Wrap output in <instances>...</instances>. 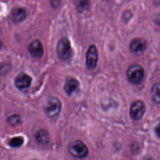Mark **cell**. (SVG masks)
<instances>
[{"instance_id": "cell-1", "label": "cell", "mask_w": 160, "mask_h": 160, "mask_svg": "<svg viewBox=\"0 0 160 160\" xmlns=\"http://www.w3.org/2000/svg\"><path fill=\"white\" fill-rule=\"evenodd\" d=\"M62 104L59 99L56 97L50 98L44 106V112L50 118L56 117L60 112Z\"/></svg>"}, {"instance_id": "cell-2", "label": "cell", "mask_w": 160, "mask_h": 160, "mask_svg": "<svg viewBox=\"0 0 160 160\" xmlns=\"http://www.w3.org/2000/svg\"><path fill=\"white\" fill-rule=\"evenodd\" d=\"M69 153L77 158H83L88 154V149L83 142L76 140L71 142L68 147Z\"/></svg>"}, {"instance_id": "cell-3", "label": "cell", "mask_w": 160, "mask_h": 160, "mask_svg": "<svg viewBox=\"0 0 160 160\" xmlns=\"http://www.w3.org/2000/svg\"><path fill=\"white\" fill-rule=\"evenodd\" d=\"M57 54L58 57L64 61H66L71 56L72 49L71 44L67 38L61 39L57 45Z\"/></svg>"}, {"instance_id": "cell-4", "label": "cell", "mask_w": 160, "mask_h": 160, "mask_svg": "<svg viewBox=\"0 0 160 160\" xmlns=\"http://www.w3.org/2000/svg\"><path fill=\"white\" fill-rule=\"evenodd\" d=\"M144 75V69L139 64L131 66L127 71L128 78L132 83H139L142 79Z\"/></svg>"}, {"instance_id": "cell-5", "label": "cell", "mask_w": 160, "mask_h": 160, "mask_svg": "<svg viewBox=\"0 0 160 160\" xmlns=\"http://www.w3.org/2000/svg\"><path fill=\"white\" fill-rule=\"evenodd\" d=\"M98 59V50L95 46L91 45L89 47L86 53V64L88 69H93L96 68Z\"/></svg>"}, {"instance_id": "cell-6", "label": "cell", "mask_w": 160, "mask_h": 160, "mask_svg": "<svg viewBox=\"0 0 160 160\" xmlns=\"http://www.w3.org/2000/svg\"><path fill=\"white\" fill-rule=\"evenodd\" d=\"M145 112V105L141 101L134 102L130 108V116L134 120L140 119Z\"/></svg>"}, {"instance_id": "cell-7", "label": "cell", "mask_w": 160, "mask_h": 160, "mask_svg": "<svg viewBox=\"0 0 160 160\" xmlns=\"http://www.w3.org/2000/svg\"><path fill=\"white\" fill-rule=\"evenodd\" d=\"M147 48V42L143 39H133L129 44L130 51L136 54H141Z\"/></svg>"}, {"instance_id": "cell-8", "label": "cell", "mask_w": 160, "mask_h": 160, "mask_svg": "<svg viewBox=\"0 0 160 160\" xmlns=\"http://www.w3.org/2000/svg\"><path fill=\"white\" fill-rule=\"evenodd\" d=\"M32 79L31 76L24 72L19 73L15 78V85L17 88L23 89L28 88L31 85Z\"/></svg>"}, {"instance_id": "cell-9", "label": "cell", "mask_w": 160, "mask_h": 160, "mask_svg": "<svg viewBox=\"0 0 160 160\" xmlns=\"http://www.w3.org/2000/svg\"><path fill=\"white\" fill-rule=\"evenodd\" d=\"M28 49L32 56L36 58H41L44 52L43 46L39 40H34L31 42Z\"/></svg>"}, {"instance_id": "cell-10", "label": "cell", "mask_w": 160, "mask_h": 160, "mask_svg": "<svg viewBox=\"0 0 160 160\" xmlns=\"http://www.w3.org/2000/svg\"><path fill=\"white\" fill-rule=\"evenodd\" d=\"M26 17V12L24 9L21 8H16L11 11V18L13 21L19 22L23 21Z\"/></svg>"}, {"instance_id": "cell-11", "label": "cell", "mask_w": 160, "mask_h": 160, "mask_svg": "<svg viewBox=\"0 0 160 160\" xmlns=\"http://www.w3.org/2000/svg\"><path fill=\"white\" fill-rule=\"evenodd\" d=\"M79 82L78 81L74 78L68 79L64 86V91L68 95H71L78 88Z\"/></svg>"}, {"instance_id": "cell-12", "label": "cell", "mask_w": 160, "mask_h": 160, "mask_svg": "<svg viewBox=\"0 0 160 160\" xmlns=\"http://www.w3.org/2000/svg\"><path fill=\"white\" fill-rule=\"evenodd\" d=\"M35 138L38 142L41 144H45L48 143L49 140V133L44 129H40L36 132Z\"/></svg>"}, {"instance_id": "cell-13", "label": "cell", "mask_w": 160, "mask_h": 160, "mask_svg": "<svg viewBox=\"0 0 160 160\" xmlns=\"http://www.w3.org/2000/svg\"><path fill=\"white\" fill-rule=\"evenodd\" d=\"M151 96L155 102L160 103V83L153 86L151 89Z\"/></svg>"}, {"instance_id": "cell-14", "label": "cell", "mask_w": 160, "mask_h": 160, "mask_svg": "<svg viewBox=\"0 0 160 160\" xmlns=\"http://www.w3.org/2000/svg\"><path fill=\"white\" fill-rule=\"evenodd\" d=\"M23 142L24 139L22 137H14L10 140L9 144L12 148H18L23 144Z\"/></svg>"}, {"instance_id": "cell-15", "label": "cell", "mask_w": 160, "mask_h": 160, "mask_svg": "<svg viewBox=\"0 0 160 160\" xmlns=\"http://www.w3.org/2000/svg\"><path fill=\"white\" fill-rule=\"evenodd\" d=\"M76 6L77 10L79 12L85 11L88 8L89 6L88 0H78Z\"/></svg>"}, {"instance_id": "cell-16", "label": "cell", "mask_w": 160, "mask_h": 160, "mask_svg": "<svg viewBox=\"0 0 160 160\" xmlns=\"http://www.w3.org/2000/svg\"><path fill=\"white\" fill-rule=\"evenodd\" d=\"M8 122L11 126H16L21 122L20 116L17 114H14L8 118Z\"/></svg>"}, {"instance_id": "cell-17", "label": "cell", "mask_w": 160, "mask_h": 160, "mask_svg": "<svg viewBox=\"0 0 160 160\" xmlns=\"http://www.w3.org/2000/svg\"><path fill=\"white\" fill-rule=\"evenodd\" d=\"M10 66L7 63H2L0 64V74H6L10 69Z\"/></svg>"}, {"instance_id": "cell-18", "label": "cell", "mask_w": 160, "mask_h": 160, "mask_svg": "<svg viewBox=\"0 0 160 160\" xmlns=\"http://www.w3.org/2000/svg\"><path fill=\"white\" fill-rule=\"evenodd\" d=\"M155 132L156 135L160 138V123L158 124L155 128Z\"/></svg>"}, {"instance_id": "cell-19", "label": "cell", "mask_w": 160, "mask_h": 160, "mask_svg": "<svg viewBox=\"0 0 160 160\" xmlns=\"http://www.w3.org/2000/svg\"><path fill=\"white\" fill-rule=\"evenodd\" d=\"M154 22L158 24H160V13L154 18Z\"/></svg>"}, {"instance_id": "cell-20", "label": "cell", "mask_w": 160, "mask_h": 160, "mask_svg": "<svg viewBox=\"0 0 160 160\" xmlns=\"http://www.w3.org/2000/svg\"><path fill=\"white\" fill-rule=\"evenodd\" d=\"M1 45H2V42H1V39H0V48L1 47Z\"/></svg>"}]
</instances>
